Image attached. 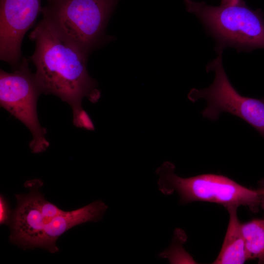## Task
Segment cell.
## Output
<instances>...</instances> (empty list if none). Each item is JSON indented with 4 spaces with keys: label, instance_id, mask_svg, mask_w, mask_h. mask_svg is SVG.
<instances>
[{
    "label": "cell",
    "instance_id": "3",
    "mask_svg": "<svg viewBox=\"0 0 264 264\" xmlns=\"http://www.w3.org/2000/svg\"><path fill=\"white\" fill-rule=\"evenodd\" d=\"M187 10L194 14L217 42L216 50L233 47L238 52L264 48V17L242 0L234 5H209L204 2L184 0Z\"/></svg>",
    "mask_w": 264,
    "mask_h": 264
},
{
    "label": "cell",
    "instance_id": "9",
    "mask_svg": "<svg viewBox=\"0 0 264 264\" xmlns=\"http://www.w3.org/2000/svg\"><path fill=\"white\" fill-rule=\"evenodd\" d=\"M236 208L228 209L229 220L220 251L213 264H242L248 260Z\"/></svg>",
    "mask_w": 264,
    "mask_h": 264
},
{
    "label": "cell",
    "instance_id": "13",
    "mask_svg": "<svg viewBox=\"0 0 264 264\" xmlns=\"http://www.w3.org/2000/svg\"><path fill=\"white\" fill-rule=\"evenodd\" d=\"M242 0H221L220 5H234L239 3Z\"/></svg>",
    "mask_w": 264,
    "mask_h": 264
},
{
    "label": "cell",
    "instance_id": "2",
    "mask_svg": "<svg viewBox=\"0 0 264 264\" xmlns=\"http://www.w3.org/2000/svg\"><path fill=\"white\" fill-rule=\"evenodd\" d=\"M41 183L39 180L28 181L25 184L29 192L16 195L9 239L24 249L39 247L56 253L59 251L56 242L62 235L77 225L99 220L108 208L96 200L77 210L63 211L44 198L39 191Z\"/></svg>",
    "mask_w": 264,
    "mask_h": 264
},
{
    "label": "cell",
    "instance_id": "10",
    "mask_svg": "<svg viewBox=\"0 0 264 264\" xmlns=\"http://www.w3.org/2000/svg\"><path fill=\"white\" fill-rule=\"evenodd\" d=\"M241 227L247 259L264 264V219L241 223Z\"/></svg>",
    "mask_w": 264,
    "mask_h": 264
},
{
    "label": "cell",
    "instance_id": "11",
    "mask_svg": "<svg viewBox=\"0 0 264 264\" xmlns=\"http://www.w3.org/2000/svg\"><path fill=\"white\" fill-rule=\"evenodd\" d=\"M0 224H10L12 215L8 204L6 200L0 196Z\"/></svg>",
    "mask_w": 264,
    "mask_h": 264
},
{
    "label": "cell",
    "instance_id": "15",
    "mask_svg": "<svg viewBox=\"0 0 264 264\" xmlns=\"http://www.w3.org/2000/svg\"></svg>",
    "mask_w": 264,
    "mask_h": 264
},
{
    "label": "cell",
    "instance_id": "8",
    "mask_svg": "<svg viewBox=\"0 0 264 264\" xmlns=\"http://www.w3.org/2000/svg\"><path fill=\"white\" fill-rule=\"evenodd\" d=\"M41 0H0V59L15 68L27 31L41 12Z\"/></svg>",
    "mask_w": 264,
    "mask_h": 264
},
{
    "label": "cell",
    "instance_id": "1",
    "mask_svg": "<svg viewBox=\"0 0 264 264\" xmlns=\"http://www.w3.org/2000/svg\"><path fill=\"white\" fill-rule=\"evenodd\" d=\"M35 43L30 60L42 93L57 96L71 107L77 127L93 130V124L82 107L84 98L95 103L100 97L96 82L87 68L88 55L62 35L43 18L29 35Z\"/></svg>",
    "mask_w": 264,
    "mask_h": 264
},
{
    "label": "cell",
    "instance_id": "6",
    "mask_svg": "<svg viewBox=\"0 0 264 264\" xmlns=\"http://www.w3.org/2000/svg\"><path fill=\"white\" fill-rule=\"evenodd\" d=\"M206 70L215 73L212 85L202 89L193 88L188 95L193 102L206 100L207 105L201 112L202 115L217 120L220 113H230L244 120L264 137V98L243 96L235 89L224 69L221 54L207 66Z\"/></svg>",
    "mask_w": 264,
    "mask_h": 264
},
{
    "label": "cell",
    "instance_id": "7",
    "mask_svg": "<svg viewBox=\"0 0 264 264\" xmlns=\"http://www.w3.org/2000/svg\"><path fill=\"white\" fill-rule=\"evenodd\" d=\"M41 93L25 58L12 72L0 69V105L30 130L33 139L29 146L33 153L44 152L49 146L46 131L41 126L37 113V101Z\"/></svg>",
    "mask_w": 264,
    "mask_h": 264
},
{
    "label": "cell",
    "instance_id": "12",
    "mask_svg": "<svg viewBox=\"0 0 264 264\" xmlns=\"http://www.w3.org/2000/svg\"><path fill=\"white\" fill-rule=\"evenodd\" d=\"M261 187L258 190L260 199V206L264 210V181H261Z\"/></svg>",
    "mask_w": 264,
    "mask_h": 264
},
{
    "label": "cell",
    "instance_id": "14",
    "mask_svg": "<svg viewBox=\"0 0 264 264\" xmlns=\"http://www.w3.org/2000/svg\"></svg>",
    "mask_w": 264,
    "mask_h": 264
},
{
    "label": "cell",
    "instance_id": "5",
    "mask_svg": "<svg viewBox=\"0 0 264 264\" xmlns=\"http://www.w3.org/2000/svg\"><path fill=\"white\" fill-rule=\"evenodd\" d=\"M41 12L66 39L88 55L100 44L115 0H47Z\"/></svg>",
    "mask_w": 264,
    "mask_h": 264
},
{
    "label": "cell",
    "instance_id": "4",
    "mask_svg": "<svg viewBox=\"0 0 264 264\" xmlns=\"http://www.w3.org/2000/svg\"><path fill=\"white\" fill-rule=\"evenodd\" d=\"M175 166L166 161L158 167L159 190L165 195L176 192L179 203L206 201L220 204L227 210L243 205L253 212H258L260 199L257 190H252L221 175L206 174L187 178L175 173Z\"/></svg>",
    "mask_w": 264,
    "mask_h": 264
}]
</instances>
